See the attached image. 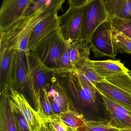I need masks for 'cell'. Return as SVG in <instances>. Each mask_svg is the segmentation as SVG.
Masks as SVG:
<instances>
[{
	"label": "cell",
	"instance_id": "cell-20",
	"mask_svg": "<svg viewBox=\"0 0 131 131\" xmlns=\"http://www.w3.org/2000/svg\"><path fill=\"white\" fill-rule=\"evenodd\" d=\"M90 60H85L77 66L75 71L83 79L95 86L97 83L105 82L106 79L101 77L95 72Z\"/></svg>",
	"mask_w": 131,
	"mask_h": 131
},
{
	"label": "cell",
	"instance_id": "cell-32",
	"mask_svg": "<svg viewBox=\"0 0 131 131\" xmlns=\"http://www.w3.org/2000/svg\"><path fill=\"white\" fill-rule=\"evenodd\" d=\"M40 131H51L50 129L48 126V124L46 122H43L40 128Z\"/></svg>",
	"mask_w": 131,
	"mask_h": 131
},
{
	"label": "cell",
	"instance_id": "cell-4",
	"mask_svg": "<svg viewBox=\"0 0 131 131\" xmlns=\"http://www.w3.org/2000/svg\"><path fill=\"white\" fill-rule=\"evenodd\" d=\"M66 46L59 29L43 39L30 51L36 54L47 66L58 70Z\"/></svg>",
	"mask_w": 131,
	"mask_h": 131
},
{
	"label": "cell",
	"instance_id": "cell-24",
	"mask_svg": "<svg viewBox=\"0 0 131 131\" xmlns=\"http://www.w3.org/2000/svg\"><path fill=\"white\" fill-rule=\"evenodd\" d=\"M120 129L112 126L109 122L102 121H86L78 131H119Z\"/></svg>",
	"mask_w": 131,
	"mask_h": 131
},
{
	"label": "cell",
	"instance_id": "cell-12",
	"mask_svg": "<svg viewBox=\"0 0 131 131\" xmlns=\"http://www.w3.org/2000/svg\"><path fill=\"white\" fill-rule=\"evenodd\" d=\"M9 93L10 99L19 108L31 131H40L42 121L37 111L30 106L24 95L10 87Z\"/></svg>",
	"mask_w": 131,
	"mask_h": 131
},
{
	"label": "cell",
	"instance_id": "cell-8",
	"mask_svg": "<svg viewBox=\"0 0 131 131\" xmlns=\"http://www.w3.org/2000/svg\"><path fill=\"white\" fill-rule=\"evenodd\" d=\"M95 57L115 58L117 52L112 36L109 19L101 24L93 34L89 44Z\"/></svg>",
	"mask_w": 131,
	"mask_h": 131
},
{
	"label": "cell",
	"instance_id": "cell-31",
	"mask_svg": "<svg viewBox=\"0 0 131 131\" xmlns=\"http://www.w3.org/2000/svg\"><path fill=\"white\" fill-rule=\"evenodd\" d=\"M49 98L53 111L54 114L56 116H60L61 114L63 113L62 110L60 108V106L57 105V103L56 102L53 98L50 97H49Z\"/></svg>",
	"mask_w": 131,
	"mask_h": 131
},
{
	"label": "cell",
	"instance_id": "cell-15",
	"mask_svg": "<svg viewBox=\"0 0 131 131\" xmlns=\"http://www.w3.org/2000/svg\"><path fill=\"white\" fill-rule=\"evenodd\" d=\"M95 72L105 79L128 73L129 70L121 62L120 60H90Z\"/></svg>",
	"mask_w": 131,
	"mask_h": 131
},
{
	"label": "cell",
	"instance_id": "cell-11",
	"mask_svg": "<svg viewBox=\"0 0 131 131\" xmlns=\"http://www.w3.org/2000/svg\"><path fill=\"white\" fill-rule=\"evenodd\" d=\"M59 16L58 12H54L38 23L31 34L28 46V52L41 40L59 29Z\"/></svg>",
	"mask_w": 131,
	"mask_h": 131
},
{
	"label": "cell",
	"instance_id": "cell-9",
	"mask_svg": "<svg viewBox=\"0 0 131 131\" xmlns=\"http://www.w3.org/2000/svg\"><path fill=\"white\" fill-rule=\"evenodd\" d=\"M31 0H3L0 9V31L12 26L26 16Z\"/></svg>",
	"mask_w": 131,
	"mask_h": 131
},
{
	"label": "cell",
	"instance_id": "cell-10",
	"mask_svg": "<svg viewBox=\"0 0 131 131\" xmlns=\"http://www.w3.org/2000/svg\"><path fill=\"white\" fill-rule=\"evenodd\" d=\"M100 95L110 118V123L119 129H131V111L107 96Z\"/></svg>",
	"mask_w": 131,
	"mask_h": 131
},
{
	"label": "cell",
	"instance_id": "cell-26",
	"mask_svg": "<svg viewBox=\"0 0 131 131\" xmlns=\"http://www.w3.org/2000/svg\"><path fill=\"white\" fill-rule=\"evenodd\" d=\"M106 80L131 95V76L129 73L107 78Z\"/></svg>",
	"mask_w": 131,
	"mask_h": 131
},
{
	"label": "cell",
	"instance_id": "cell-35",
	"mask_svg": "<svg viewBox=\"0 0 131 131\" xmlns=\"http://www.w3.org/2000/svg\"><path fill=\"white\" fill-rule=\"evenodd\" d=\"M129 75L131 76V71H129Z\"/></svg>",
	"mask_w": 131,
	"mask_h": 131
},
{
	"label": "cell",
	"instance_id": "cell-34",
	"mask_svg": "<svg viewBox=\"0 0 131 131\" xmlns=\"http://www.w3.org/2000/svg\"><path fill=\"white\" fill-rule=\"evenodd\" d=\"M119 131H131V129H120Z\"/></svg>",
	"mask_w": 131,
	"mask_h": 131
},
{
	"label": "cell",
	"instance_id": "cell-21",
	"mask_svg": "<svg viewBox=\"0 0 131 131\" xmlns=\"http://www.w3.org/2000/svg\"><path fill=\"white\" fill-rule=\"evenodd\" d=\"M36 109L42 122H47L56 116L53 111L46 88L40 90L39 101Z\"/></svg>",
	"mask_w": 131,
	"mask_h": 131
},
{
	"label": "cell",
	"instance_id": "cell-23",
	"mask_svg": "<svg viewBox=\"0 0 131 131\" xmlns=\"http://www.w3.org/2000/svg\"><path fill=\"white\" fill-rule=\"evenodd\" d=\"M112 36L117 53L131 55V39L113 29Z\"/></svg>",
	"mask_w": 131,
	"mask_h": 131
},
{
	"label": "cell",
	"instance_id": "cell-33",
	"mask_svg": "<svg viewBox=\"0 0 131 131\" xmlns=\"http://www.w3.org/2000/svg\"><path fill=\"white\" fill-rule=\"evenodd\" d=\"M67 129L68 131H78L77 129L73 128L71 127H69V126H67Z\"/></svg>",
	"mask_w": 131,
	"mask_h": 131
},
{
	"label": "cell",
	"instance_id": "cell-27",
	"mask_svg": "<svg viewBox=\"0 0 131 131\" xmlns=\"http://www.w3.org/2000/svg\"><path fill=\"white\" fill-rule=\"evenodd\" d=\"M10 103L15 117L17 131H31L26 119L19 108L11 99Z\"/></svg>",
	"mask_w": 131,
	"mask_h": 131
},
{
	"label": "cell",
	"instance_id": "cell-13",
	"mask_svg": "<svg viewBox=\"0 0 131 131\" xmlns=\"http://www.w3.org/2000/svg\"><path fill=\"white\" fill-rule=\"evenodd\" d=\"M0 131H17L10 103L9 86L0 92Z\"/></svg>",
	"mask_w": 131,
	"mask_h": 131
},
{
	"label": "cell",
	"instance_id": "cell-29",
	"mask_svg": "<svg viewBox=\"0 0 131 131\" xmlns=\"http://www.w3.org/2000/svg\"><path fill=\"white\" fill-rule=\"evenodd\" d=\"M57 70H75V66L70 60L67 44L60 59L59 66Z\"/></svg>",
	"mask_w": 131,
	"mask_h": 131
},
{
	"label": "cell",
	"instance_id": "cell-7",
	"mask_svg": "<svg viewBox=\"0 0 131 131\" xmlns=\"http://www.w3.org/2000/svg\"><path fill=\"white\" fill-rule=\"evenodd\" d=\"M28 55L32 81L30 94L36 108L39 101L40 90L51 83L56 70L46 66L33 52H28Z\"/></svg>",
	"mask_w": 131,
	"mask_h": 131
},
{
	"label": "cell",
	"instance_id": "cell-18",
	"mask_svg": "<svg viewBox=\"0 0 131 131\" xmlns=\"http://www.w3.org/2000/svg\"><path fill=\"white\" fill-rule=\"evenodd\" d=\"M49 97L53 98L56 102L65 113L71 109L68 96L62 87L56 80L54 76L51 83L46 88Z\"/></svg>",
	"mask_w": 131,
	"mask_h": 131
},
{
	"label": "cell",
	"instance_id": "cell-2",
	"mask_svg": "<svg viewBox=\"0 0 131 131\" xmlns=\"http://www.w3.org/2000/svg\"><path fill=\"white\" fill-rule=\"evenodd\" d=\"M53 76L66 93L71 110L79 113L82 108L95 105L97 92L95 86L83 79L75 70H56Z\"/></svg>",
	"mask_w": 131,
	"mask_h": 131
},
{
	"label": "cell",
	"instance_id": "cell-5",
	"mask_svg": "<svg viewBox=\"0 0 131 131\" xmlns=\"http://www.w3.org/2000/svg\"><path fill=\"white\" fill-rule=\"evenodd\" d=\"M9 86L21 93L30 94L32 81L28 52L15 50Z\"/></svg>",
	"mask_w": 131,
	"mask_h": 131
},
{
	"label": "cell",
	"instance_id": "cell-19",
	"mask_svg": "<svg viewBox=\"0 0 131 131\" xmlns=\"http://www.w3.org/2000/svg\"><path fill=\"white\" fill-rule=\"evenodd\" d=\"M71 62L75 67L84 61L90 59V49L89 43L82 40L78 42L67 44Z\"/></svg>",
	"mask_w": 131,
	"mask_h": 131
},
{
	"label": "cell",
	"instance_id": "cell-3",
	"mask_svg": "<svg viewBox=\"0 0 131 131\" xmlns=\"http://www.w3.org/2000/svg\"><path fill=\"white\" fill-rule=\"evenodd\" d=\"M89 0H69V7L65 13L59 16V29L68 45L82 40L83 8Z\"/></svg>",
	"mask_w": 131,
	"mask_h": 131
},
{
	"label": "cell",
	"instance_id": "cell-30",
	"mask_svg": "<svg viewBox=\"0 0 131 131\" xmlns=\"http://www.w3.org/2000/svg\"><path fill=\"white\" fill-rule=\"evenodd\" d=\"M47 123L51 131H68L60 116H56Z\"/></svg>",
	"mask_w": 131,
	"mask_h": 131
},
{
	"label": "cell",
	"instance_id": "cell-22",
	"mask_svg": "<svg viewBox=\"0 0 131 131\" xmlns=\"http://www.w3.org/2000/svg\"><path fill=\"white\" fill-rule=\"evenodd\" d=\"M60 116L67 126L77 129L84 126L87 121L82 114L71 109L62 113Z\"/></svg>",
	"mask_w": 131,
	"mask_h": 131
},
{
	"label": "cell",
	"instance_id": "cell-16",
	"mask_svg": "<svg viewBox=\"0 0 131 131\" xmlns=\"http://www.w3.org/2000/svg\"><path fill=\"white\" fill-rule=\"evenodd\" d=\"M109 17L131 19V0H103Z\"/></svg>",
	"mask_w": 131,
	"mask_h": 131
},
{
	"label": "cell",
	"instance_id": "cell-14",
	"mask_svg": "<svg viewBox=\"0 0 131 131\" xmlns=\"http://www.w3.org/2000/svg\"><path fill=\"white\" fill-rule=\"evenodd\" d=\"M96 91L131 111V95L117 86L108 82L97 83Z\"/></svg>",
	"mask_w": 131,
	"mask_h": 131
},
{
	"label": "cell",
	"instance_id": "cell-25",
	"mask_svg": "<svg viewBox=\"0 0 131 131\" xmlns=\"http://www.w3.org/2000/svg\"><path fill=\"white\" fill-rule=\"evenodd\" d=\"M113 30L122 34L131 39V19H122L115 17H109Z\"/></svg>",
	"mask_w": 131,
	"mask_h": 131
},
{
	"label": "cell",
	"instance_id": "cell-6",
	"mask_svg": "<svg viewBox=\"0 0 131 131\" xmlns=\"http://www.w3.org/2000/svg\"><path fill=\"white\" fill-rule=\"evenodd\" d=\"M108 19L103 0H89L83 8V40L89 44L95 30Z\"/></svg>",
	"mask_w": 131,
	"mask_h": 131
},
{
	"label": "cell",
	"instance_id": "cell-17",
	"mask_svg": "<svg viewBox=\"0 0 131 131\" xmlns=\"http://www.w3.org/2000/svg\"><path fill=\"white\" fill-rule=\"evenodd\" d=\"M15 51L9 49L0 51V92L9 85Z\"/></svg>",
	"mask_w": 131,
	"mask_h": 131
},
{
	"label": "cell",
	"instance_id": "cell-28",
	"mask_svg": "<svg viewBox=\"0 0 131 131\" xmlns=\"http://www.w3.org/2000/svg\"><path fill=\"white\" fill-rule=\"evenodd\" d=\"M51 1V0H31L27 8L25 16H30L39 12L48 5Z\"/></svg>",
	"mask_w": 131,
	"mask_h": 131
},
{
	"label": "cell",
	"instance_id": "cell-1",
	"mask_svg": "<svg viewBox=\"0 0 131 131\" xmlns=\"http://www.w3.org/2000/svg\"><path fill=\"white\" fill-rule=\"evenodd\" d=\"M64 0H51L39 12L26 16L5 30L0 31V51L6 49L28 52L31 34L37 24L51 14L62 9Z\"/></svg>",
	"mask_w": 131,
	"mask_h": 131
}]
</instances>
